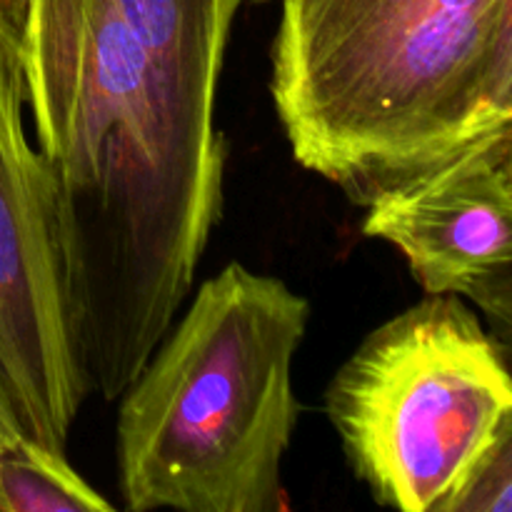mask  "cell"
<instances>
[{"label": "cell", "instance_id": "9", "mask_svg": "<svg viewBox=\"0 0 512 512\" xmlns=\"http://www.w3.org/2000/svg\"><path fill=\"white\" fill-rule=\"evenodd\" d=\"M483 100L490 113L512 123V0H498L483 70Z\"/></svg>", "mask_w": 512, "mask_h": 512}, {"label": "cell", "instance_id": "11", "mask_svg": "<svg viewBox=\"0 0 512 512\" xmlns=\"http://www.w3.org/2000/svg\"><path fill=\"white\" fill-rule=\"evenodd\" d=\"M20 438H25V433L20 428L18 418H15L13 408H10L8 398H5L3 388H0V448L18 443Z\"/></svg>", "mask_w": 512, "mask_h": 512}, {"label": "cell", "instance_id": "2", "mask_svg": "<svg viewBox=\"0 0 512 512\" xmlns=\"http://www.w3.org/2000/svg\"><path fill=\"white\" fill-rule=\"evenodd\" d=\"M498 0H283L270 95L293 158L353 203L512 123L483 70Z\"/></svg>", "mask_w": 512, "mask_h": 512}, {"label": "cell", "instance_id": "1", "mask_svg": "<svg viewBox=\"0 0 512 512\" xmlns=\"http://www.w3.org/2000/svg\"><path fill=\"white\" fill-rule=\"evenodd\" d=\"M90 393L118 400L195 285L225 145L195 138L118 0H3Z\"/></svg>", "mask_w": 512, "mask_h": 512}, {"label": "cell", "instance_id": "3", "mask_svg": "<svg viewBox=\"0 0 512 512\" xmlns=\"http://www.w3.org/2000/svg\"><path fill=\"white\" fill-rule=\"evenodd\" d=\"M308 325V298L275 275L228 263L205 280L118 398L125 508L288 510L293 365Z\"/></svg>", "mask_w": 512, "mask_h": 512}, {"label": "cell", "instance_id": "8", "mask_svg": "<svg viewBox=\"0 0 512 512\" xmlns=\"http://www.w3.org/2000/svg\"><path fill=\"white\" fill-rule=\"evenodd\" d=\"M445 512H512V418Z\"/></svg>", "mask_w": 512, "mask_h": 512}, {"label": "cell", "instance_id": "5", "mask_svg": "<svg viewBox=\"0 0 512 512\" xmlns=\"http://www.w3.org/2000/svg\"><path fill=\"white\" fill-rule=\"evenodd\" d=\"M0 388L25 438L65 453L90 383L75 338L58 213L28 130L18 35L0 0Z\"/></svg>", "mask_w": 512, "mask_h": 512}, {"label": "cell", "instance_id": "7", "mask_svg": "<svg viewBox=\"0 0 512 512\" xmlns=\"http://www.w3.org/2000/svg\"><path fill=\"white\" fill-rule=\"evenodd\" d=\"M93 485L65 460V453L35 440L0 448V512H113Z\"/></svg>", "mask_w": 512, "mask_h": 512}, {"label": "cell", "instance_id": "10", "mask_svg": "<svg viewBox=\"0 0 512 512\" xmlns=\"http://www.w3.org/2000/svg\"><path fill=\"white\" fill-rule=\"evenodd\" d=\"M463 298L478 310L512 368V265L480 278L465 290Z\"/></svg>", "mask_w": 512, "mask_h": 512}, {"label": "cell", "instance_id": "6", "mask_svg": "<svg viewBox=\"0 0 512 512\" xmlns=\"http://www.w3.org/2000/svg\"><path fill=\"white\" fill-rule=\"evenodd\" d=\"M508 130L475 140L365 205V238L398 250L425 295H463L512 265V180L503 155Z\"/></svg>", "mask_w": 512, "mask_h": 512}, {"label": "cell", "instance_id": "4", "mask_svg": "<svg viewBox=\"0 0 512 512\" xmlns=\"http://www.w3.org/2000/svg\"><path fill=\"white\" fill-rule=\"evenodd\" d=\"M325 413L380 505L445 512L512 418V368L463 295H425L335 370Z\"/></svg>", "mask_w": 512, "mask_h": 512}]
</instances>
